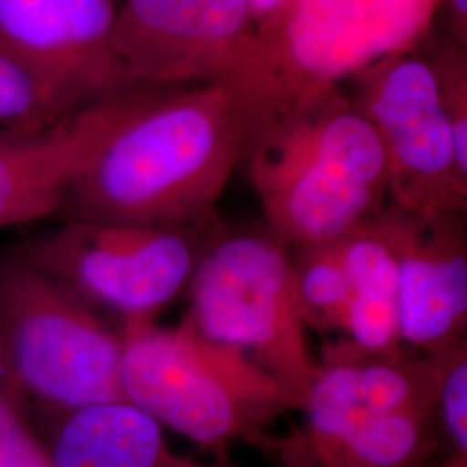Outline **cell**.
Returning a JSON list of instances; mask_svg holds the SVG:
<instances>
[{"label":"cell","instance_id":"obj_1","mask_svg":"<svg viewBox=\"0 0 467 467\" xmlns=\"http://www.w3.org/2000/svg\"><path fill=\"white\" fill-rule=\"evenodd\" d=\"M248 118L225 82L142 87L67 189L59 222L196 227L250 150Z\"/></svg>","mask_w":467,"mask_h":467},{"label":"cell","instance_id":"obj_2","mask_svg":"<svg viewBox=\"0 0 467 467\" xmlns=\"http://www.w3.org/2000/svg\"><path fill=\"white\" fill-rule=\"evenodd\" d=\"M244 165L265 229L289 250L345 235L389 198L379 137L341 82L303 90L253 139Z\"/></svg>","mask_w":467,"mask_h":467},{"label":"cell","instance_id":"obj_3","mask_svg":"<svg viewBox=\"0 0 467 467\" xmlns=\"http://www.w3.org/2000/svg\"><path fill=\"white\" fill-rule=\"evenodd\" d=\"M119 333L123 400L218 457L235 441L265 443L268 424L301 409L285 384L184 320L123 322Z\"/></svg>","mask_w":467,"mask_h":467},{"label":"cell","instance_id":"obj_4","mask_svg":"<svg viewBox=\"0 0 467 467\" xmlns=\"http://www.w3.org/2000/svg\"><path fill=\"white\" fill-rule=\"evenodd\" d=\"M440 0H303L256 28L227 85L248 118L251 142L303 90L341 82L388 54L418 49Z\"/></svg>","mask_w":467,"mask_h":467},{"label":"cell","instance_id":"obj_5","mask_svg":"<svg viewBox=\"0 0 467 467\" xmlns=\"http://www.w3.org/2000/svg\"><path fill=\"white\" fill-rule=\"evenodd\" d=\"M4 389L61 418L123 400V339L98 310L15 250L0 253Z\"/></svg>","mask_w":467,"mask_h":467},{"label":"cell","instance_id":"obj_6","mask_svg":"<svg viewBox=\"0 0 467 467\" xmlns=\"http://www.w3.org/2000/svg\"><path fill=\"white\" fill-rule=\"evenodd\" d=\"M187 287L185 324L246 355L303 405L318 357L296 300L289 248L265 227L231 229L220 222Z\"/></svg>","mask_w":467,"mask_h":467},{"label":"cell","instance_id":"obj_7","mask_svg":"<svg viewBox=\"0 0 467 467\" xmlns=\"http://www.w3.org/2000/svg\"><path fill=\"white\" fill-rule=\"evenodd\" d=\"M218 225L220 218L196 227L59 222L11 250L96 310L152 320L189 285Z\"/></svg>","mask_w":467,"mask_h":467},{"label":"cell","instance_id":"obj_8","mask_svg":"<svg viewBox=\"0 0 467 467\" xmlns=\"http://www.w3.org/2000/svg\"><path fill=\"white\" fill-rule=\"evenodd\" d=\"M351 99L383 146L388 201L419 212L466 215L467 175L433 71L418 49L388 54L350 77Z\"/></svg>","mask_w":467,"mask_h":467},{"label":"cell","instance_id":"obj_9","mask_svg":"<svg viewBox=\"0 0 467 467\" xmlns=\"http://www.w3.org/2000/svg\"><path fill=\"white\" fill-rule=\"evenodd\" d=\"M254 34L246 0H119L113 49L130 87L229 82Z\"/></svg>","mask_w":467,"mask_h":467},{"label":"cell","instance_id":"obj_10","mask_svg":"<svg viewBox=\"0 0 467 467\" xmlns=\"http://www.w3.org/2000/svg\"><path fill=\"white\" fill-rule=\"evenodd\" d=\"M117 0H0V47L67 118L132 88L113 49Z\"/></svg>","mask_w":467,"mask_h":467},{"label":"cell","instance_id":"obj_11","mask_svg":"<svg viewBox=\"0 0 467 467\" xmlns=\"http://www.w3.org/2000/svg\"><path fill=\"white\" fill-rule=\"evenodd\" d=\"M378 222L399 270L403 347L431 355L466 337V215L388 201Z\"/></svg>","mask_w":467,"mask_h":467},{"label":"cell","instance_id":"obj_12","mask_svg":"<svg viewBox=\"0 0 467 467\" xmlns=\"http://www.w3.org/2000/svg\"><path fill=\"white\" fill-rule=\"evenodd\" d=\"M436 410V370L424 355L405 350L368 353L339 337L324 347L316 379L293 433L275 438L285 445H316L353 428L401 410Z\"/></svg>","mask_w":467,"mask_h":467},{"label":"cell","instance_id":"obj_13","mask_svg":"<svg viewBox=\"0 0 467 467\" xmlns=\"http://www.w3.org/2000/svg\"><path fill=\"white\" fill-rule=\"evenodd\" d=\"M142 87L38 129L0 127V229L57 215L67 189L130 111Z\"/></svg>","mask_w":467,"mask_h":467},{"label":"cell","instance_id":"obj_14","mask_svg":"<svg viewBox=\"0 0 467 467\" xmlns=\"http://www.w3.org/2000/svg\"><path fill=\"white\" fill-rule=\"evenodd\" d=\"M46 447L54 467H239L227 457L201 462L173 451L165 428L127 401L56 418Z\"/></svg>","mask_w":467,"mask_h":467},{"label":"cell","instance_id":"obj_15","mask_svg":"<svg viewBox=\"0 0 467 467\" xmlns=\"http://www.w3.org/2000/svg\"><path fill=\"white\" fill-rule=\"evenodd\" d=\"M339 239L348 279L343 339L368 353L407 350L401 343L399 270L378 213Z\"/></svg>","mask_w":467,"mask_h":467},{"label":"cell","instance_id":"obj_16","mask_svg":"<svg viewBox=\"0 0 467 467\" xmlns=\"http://www.w3.org/2000/svg\"><path fill=\"white\" fill-rule=\"evenodd\" d=\"M436 410L412 409L370 419L348 433L316 445H285L267 438L274 467H424L438 447Z\"/></svg>","mask_w":467,"mask_h":467},{"label":"cell","instance_id":"obj_17","mask_svg":"<svg viewBox=\"0 0 467 467\" xmlns=\"http://www.w3.org/2000/svg\"><path fill=\"white\" fill-rule=\"evenodd\" d=\"M289 251L295 293L306 327L317 333H343L348 279L341 239Z\"/></svg>","mask_w":467,"mask_h":467},{"label":"cell","instance_id":"obj_18","mask_svg":"<svg viewBox=\"0 0 467 467\" xmlns=\"http://www.w3.org/2000/svg\"><path fill=\"white\" fill-rule=\"evenodd\" d=\"M419 50L433 71L441 109L451 123L457 163L467 175V47L445 32H430Z\"/></svg>","mask_w":467,"mask_h":467},{"label":"cell","instance_id":"obj_19","mask_svg":"<svg viewBox=\"0 0 467 467\" xmlns=\"http://www.w3.org/2000/svg\"><path fill=\"white\" fill-rule=\"evenodd\" d=\"M424 357L436 370V420L449 451L467 453V336Z\"/></svg>","mask_w":467,"mask_h":467},{"label":"cell","instance_id":"obj_20","mask_svg":"<svg viewBox=\"0 0 467 467\" xmlns=\"http://www.w3.org/2000/svg\"><path fill=\"white\" fill-rule=\"evenodd\" d=\"M59 119L34 77L0 47V127L38 129Z\"/></svg>","mask_w":467,"mask_h":467},{"label":"cell","instance_id":"obj_21","mask_svg":"<svg viewBox=\"0 0 467 467\" xmlns=\"http://www.w3.org/2000/svg\"><path fill=\"white\" fill-rule=\"evenodd\" d=\"M0 467H54L46 443L5 389H0Z\"/></svg>","mask_w":467,"mask_h":467},{"label":"cell","instance_id":"obj_22","mask_svg":"<svg viewBox=\"0 0 467 467\" xmlns=\"http://www.w3.org/2000/svg\"><path fill=\"white\" fill-rule=\"evenodd\" d=\"M445 15V34L467 47V0H440L438 13Z\"/></svg>","mask_w":467,"mask_h":467},{"label":"cell","instance_id":"obj_23","mask_svg":"<svg viewBox=\"0 0 467 467\" xmlns=\"http://www.w3.org/2000/svg\"><path fill=\"white\" fill-rule=\"evenodd\" d=\"M303 0H246L250 9L253 25L258 28L268 21L284 15L285 11L293 9L295 5L301 4Z\"/></svg>","mask_w":467,"mask_h":467},{"label":"cell","instance_id":"obj_24","mask_svg":"<svg viewBox=\"0 0 467 467\" xmlns=\"http://www.w3.org/2000/svg\"><path fill=\"white\" fill-rule=\"evenodd\" d=\"M440 467H467V453L449 451Z\"/></svg>","mask_w":467,"mask_h":467},{"label":"cell","instance_id":"obj_25","mask_svg":"<svg viewBox=\"0 0 467 467\" xmlns=\"http://www.w3.org/2000/svg\"><path fill=\"white\" fill-rule=\"evenodd\" d=\"M5 372H4V360H2V345H0V389H4Z\"/></svg>","mask_w":467,"mask_h":467},{"label":"cell","instance_id":"obj_26","mask_svg":"<svg viewBox=\"0 0 467 467\" xmlns=\"http://www.w3.org/2000/svg\"><path fill=\"white\" fill-rule=\"evenodd\" d=\"M117 2H119V0H117Z\"/></svg>","mask_w":467,"mask_h":467}]
</instances>
